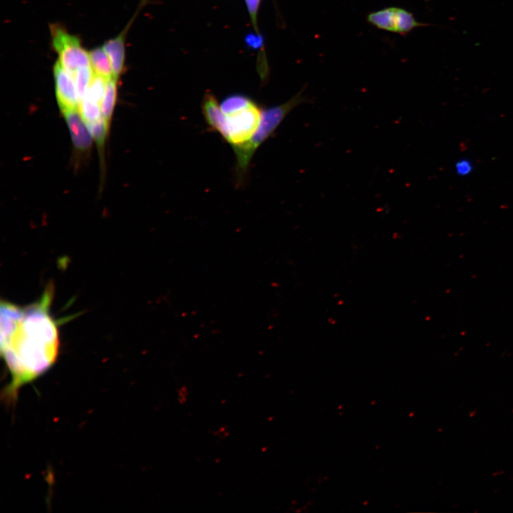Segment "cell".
Listing matches in <instances>:
<instances>
[{
	"instance_id": "7",
	"label": "cell",
	"mask_w": 513,
	"mask_h": 513,
	"mask_svg": "<svg viewBox=\"0 0 513 513\" xmlns=\"http://www.w3.org/2000/svg\"><path fill=\"white\" fill-rule=\"evenodd\" d=\"M63 114L68 125L74 147L81 151H86L89 149L93 138L87 123L81 115L79 108L64 110Z\"/></svg>"
},
{
	"instance_id": "13",
	"label": "cell",
	"mask_w": 513,
	"mask_h": 513,
	"mask_svg": "<svg viewBox=\"0 0 513 513\" xmlns=\"http://www.w3.org/2000/svg\"><path fill=\"white\" fill-rule=\"evenodd\" d=\"M79 110L86 123H92L103 116L100 104L88 98L80 102Z\"/></svg>"
},
{
	"instance_id": "9",
	"label": "cell",
	"mask_w": 513,
	"mask_h": 513,
	"mask_svg": "<svg viewBox=\"0 0 513 513\" xmlns=\"http://www.w3.org/2000/svg\"><path fill=\"white\" fill-rule=\"evenodd\" d=\"M133 20L117 36L108 40L103 46L113 67V77L118 80L125 68V36Z\"/></svg>"
},
{
	"instance_id": "12",
	"label": "cell",
	"mask_w": 513,
	"mask_h": 513,
	"mask_svg": "<svg viewBox=\"0 0 513 513\" xmlns=\"http://www.w3.org/2000/svg\"><path fill=\"white\" fill-rule=\"evenodd\" d=\"M94 73L91 67L79 68L74 74L73 78L79 96L80 102L84 98L87 89L93 79Z\"/></svg>"
},
{
	"instance_id": "5",
	"label": "cell",
	"mask_w": 513,
	"mask_h": 513,
	"mask_svg": "<svg viewBox=\"0 0 513 513\" xmlns=\"http://www.w3.org/2000/svg\"><path fill=\"white\" fill-rule=\"evenodd\" d=\"M367 21L378 29L405 36L418 27L430 24L418 21L410 11L390 6L369 13Z\"/></svg>"
},
{
	"instance_id": "17",
	"label": "cell",
	"mask_w": 513,
	"mask_h": 513,
	"mask_svg": "<svg viewBox=\"0 0 513 513\" xmlns=\"http://www.w3.org/2000/svg\"><path fill=\"white\" fill-rule=\"evenodd\" d=\"M260 0H245L248 10L251 14L253 24L256 22V15Z\"/></svg>"
},
{
	"instance_id": "8",
	"label": "cell",
	"mask_w": 513,
	"mask_h": 513,
	"mask_svg": "<svg viewBox=\"0 0 513 513\" xmlns=\"http://www.w3.org/2000/svg\"><path fill=\"white\" fill-rule=\"evenodd\" d=\"M204 120L211 131L219 133L224 138L226 133L225 116L216 97L207 91L201 105Z\"/></svg>"
},
{
	"instance_id": "6",
	"label": "cell",
	"mask_w": 513,
	"mask_h": 513,
	"mask_svg": "<svg viewBox=\"0 0 513 513\" xmlns=\"http://www.w3.org/2000/svg\"><path fill=\"white\" fill-rule=\"evenodd\" d=\"M53 73L56 99L62 112L79 108L80 99L72 74L66 70L58 61L53 67Z\"/></svg>"
},
{
	"instance_id": "15",
	"label": "cell",
	"mask_w": 513,
	"mask_h": 513,
	"mask_svg": "<svg viewBox=\"0 0 513 513\" xmlns=\"http://www.w3.org/2000/svg\"><path fill=\"white\" fill-rule=\"evenodd\" d=\"M108 123L109 122L103 116L94 122L87 123L93 138L99 147H102L105 142L108 131Z\"/></svg>"
},
{
	"instance_id": "11",
	"label": "cell",
	"mask_w": 513,
	"mask_h": 513,
	"mask_svg": "<svg viewBox=\"0 0 513 513\" xmlns=\"http://www.w3.org/2000/svg\"><path fill=\"white\" fill-rule=\"evenodd\" d=\"M118 80L112 78L107 81L104 95L100 103L103 116L109 122L111 119L117 99Z\"/></svg>"
},
{
	"instance_id": "16",
	"label": "cell",
	"mask_w": 513,
	"mask_h": 513,
	"mask_svg": "<svg viewBox=\"0 0 513 513\" xmlns=\"http://www.w3.org/2000/svg\"><path fill=\"white\" fill-rule=\"evenodd\" d=\"M456 173L460 176H467L473 170L472 163L467 159H461L458 160L455 165Z\"/></svg>"
},
{
	"instance_id": "4",
	"label": "cell",
	"mask_w": 513,
	"mask_h": 513,
	"mask_svg": "<svg viewBox=\"0 0 513 513\" xmlns=\"http://www.w3.org/2000/svg\"><path fill=\"white\" fill-rule=\"evenodd\" d=\"M261 113L262 109L253 100L244 107L224 113L226 133L223 139L232 147L248 142L260 124Z\"/></svg>"
},
{
	"instance_id": "1",
	"label": "cell",
	"mask_w": 513,
	"mask_h": 513,
	"mask_svg": "<svg viewBox=\"0 0 513 513\" xmlns=\"http://www.w3.org/2000/svg\"><path fill=\"white\" fill-rule=\"evenodd\" d=\"M53 285L26 306L1 302V354L11 376L6 390L15 399L19 389L49 370L59 352L58 321L51 314Z\"/></svg>"
},
{
	"instance_id": "18",
	"label": "cell",
	"mask_w": 513,
	"mask_h": 513,
	"mask_svg": "<svg viewBox=\"0 0 513 513\" xmlns=\"http://www.w3.org/2000/svg\"><path fill=\"white\" fill-rule=\"evenodd\" d=\"M246 42L251 47L257 48L262 44V38L260 36L251 34L247 36Z\"/></svg>"
},
{
	"instance_id": "14",
	"label": "cell",
	"mask_w": 513,
	"mask_h": 513,
	"mask_svg": "<svg viewBox=\"0 0 513 513\" xmlns=\"http://www.w3.org/2000/svg\"><path fill=\"white\" fill-rule=\"evenodd\" d=\"M107 81L103 77L94 74L83 98H88L100 104L105 93Z\"/></svg>"
},
{
	"instance_id": "3",
	"label": "cell",
	"mask_w": 513,
	"mask_h": 513,
	"mask_svg": "<svg viewBox=\"0 0 513 513\" xmlns=\"http://www.w3.org/2000/svg\"><path fill=\"white\" fill-rule=\"evenodd\" d=\"M51 44L61 65L72 76L83 67H90V56L80 38L58 24H50Z\"/></svg>"
},
{
	"instance_id": "2",
	"label": "cell",
	"mask_w": 513,
	"mask_h": 513,
	"mask_svg": "<svg viewBox=\"0 0 513 513\" xmlns=\"http://www.w3.org/2000/svg\"><path fill=\"white\" fill-rule=\"evenodd\" d=\"M308 102L309 100L303 95V90H301L286 103L262 110L260 124L252 138L242 145L232 147L236 157L234 177L237 186L244 183L251 160L256 149L272 136L291 110Z\"/></svg>"
},
{
	"instance_id": "10",
	"label": "cell",
	"mask_w": 513,
	"mask_h": 513,
	"mask_svg": "<svg viewBox=\"0 0 513 513\" xmlns=\"http://www.w3.org/2000/svg\"><path fill=\"white\" fill-rule=\"evenodd\" d=\"M90 67L94 74L109 80L113 77L110 60L103 46L96 47L89 52Z\"/></svg>"
}]
</instances>
